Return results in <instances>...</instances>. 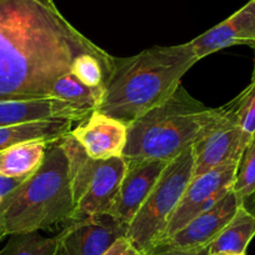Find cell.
Returning a JSON list of instances; mask_svg holds the SVG:
<instances>
[{"label":"cell","instance_id":"e0dca14e","mask_svg":"<svg viewBox=\"0 0 255 255\" xmlns=\"http://www.w3.org/2000/svg\"><path fill=\"white\" fill-rule=\"evenodd\" d=\"M254 237L255 215L239 205L232 220L209 245V253H245Z\"/></svg>","mask_w":255,"mask_h":255},{"label":"cell","instance_id":"ba28073f","mask_svg":"<svg viewBox=\"0 0 255 255\" xmlns=\"http://www.w3.org/2000/svg\"><path fill=\"white\" fill-rule=\"evenodd\" d=\"M238 163L239 161L224 164L198 178L191 179L169 219L165 234L160 242L179 232L190 220L213 207L232 190Z\"/></svg>","mask_w":255,"mask_h":255},{"label":"cell","instance_id":"83f0119b","mask_svg":"<svg viewBox=\"0 0 255 255\" xmlns=\"http://www.w3.org/2000/svg\"><path fill=\"white\" fill-rule=\"evenodd\" d=\"M253 48H254V67H253V74H252V78H255V43L253 44Z\"/></svg>","mask_w":255,"mask_h":255},{"label":"cell","instance_id":"8fae6325","mask_svg":"<svg viewBox=\"0 0 255 255\" xmlns=\"http://www.w3.org/2000/svg\"><path fill=\"white\" fill-rule=\"evenodd\" d=\"M239 205L240 200L232 189L213 207L190 220L185 227L181 228L170 238L159 243L158 245L180 249L209 248L215 238L234 217Z\"/></svg>","mask_w":255,"mask_h":255},{"label":"cell","instance_id":"7c38bea8","mask_svg":"<svg viewBox=\"0 0 255 255\" xmlns=\"http://www.w3.org/2000/svg\"><path fill=\"white\" fill-rule=\"evenodd\" d=\"M69 134L90 158L107 160L123 156L128 138V125L94 110Z\"/></svg>","mask_w":255,"mask_h":255},{"label":"cell","instance_id":"484cf974","mask_svg":"<svg viewBox=\"0 0 255 255\" xmlns=\"http://www.w3.org/2000/svg\"><path fill=\"white\" fill-rule=\"evenodd\" d=\"M240 205H243L248 212H250L252 214L255 215V191L252 193L249 197L245 198V199L240 203Z\"/></svg>","mask_w":255,"mask_h":255},{"label":"cell","instance_id":"d6986e66","mask_svg":"<svg viewBox=\"0 0 255 255\" xmlns=\"http://www.w3.org/2000/svg\"><path fill=\"white\" fill-rule=\"evenodd\" d=\"M114 58L107 51L103 54L84 53L75 58L70 73L90 88H105L114 68Z\"/></svg>","mask_w":255,"mask_h":255},{"label":"cell","instance_id":"44dd1931","mask_svg":"<svg viewBox=\"0 0 255 255\" xmlns=\"http://www.w3.org/2000/svg\"><path fill=\"white\" fill-rule=\"evenodd\" d=\"M233 191L240 203L255 191V133L245 146L239 163H238Z\"/></svg>","mask_w":255,"mask_h":255},{"label":"cell","instance_id":"6da1fadb","mask_svg":"<svg viewBox=\"0 0 255 255\" xmlns=\"http://www.w3.org/2000/svg\"><path fill=\"white\" fill-rule=\"evenodd\" d=\"M84 53L105 51L54 0H0V100L51 99L55 80Z\"/></svg>","mask_w":255,"mask_h":255},{"label":"cell","instance_id":"d4e9b609","mask_svg":"<svg viewBox=\"0 0 255 255\" xmlns=\"http://www.w3.org/2000/svg\"><path fill=\"white\" fill-rule=\"evenodd\" d=\"M103 255H145L136 249L127 237H122L107 250Z\"/></svg>","mask_w":255,"mask_h":255},{"label":"cell","instance_id":"f1b7e54d","mask_svg":"<svg viewBox=\"0 0 255 255\" xmlns=\"http://www.w3.org/2000/svg\"><path fill=\"white\" fill-rule=\"evenodd\" d=\"M56 255H64V254H61V253H59V250H58V253H56Z\"/></svg>","mask_w":255,"mask_h":255},{"label":"cell","instance_id":"7402d4cb","mask_svg":"<svg viewBox=\"0 0 255 255\" xmlns=\"http://www.w3.org/2000/svg\"><path fill=\"white\" fill-rule=\"evenodd\" d=\"M229 105L237 114L243 131L252 136L255 133V78Z\"/></svg>","mask_w":255,"mask_h":255},{"label":"cell","instance_id":"ffe728a7","mask_svg":"<svg viewBox=\"0 0 255 255\" xmlns=\"http://www.w3.org/2000/svg\"><path fill=\"white\" fill-rule=\"evenodd\" d=\"M59 243L55 238H44L38 232L11 234L0 255H56Z\"/></svg>","mask_w":255,"mask_h":255},{"label":"cell","instance_id":"9a60e30c","mask_svg":"<svg viewBox=\"0 0 255 255\" xmlns=\"http://www.w3.org/2000/svg\"><path fill=\"white\" fill-rule=\"evenodd\" d=\"M72 120L45 119L0 128V151L25 141L41 140L50 144L70 133Z\"/></svg>","mask_w":255,"mask_h":255},{"label":"cell","instance_id":"2e32d148","mask_svg":"<svg viewBox=\"0 0 255 255\" xmlns=\"http://www.w3.org/2000/svg\"><path fill=\"white\" fill-rule=\"evenodd\" d=\"M48 143L25 141L0 151V175L6 178H29L45 156Z\"/></svg>","mask_w":255,"mask_h":255},{"label":"cell","instance_id":"8992f818","mask_svg":"<svg viewBox=\"0 0 255 255\" xmlns=\"http://www.w3.org/2000/svg\"><path fill=\"white\" fill-rule=\"evenodd\" d=\"M60 143L69 160L75 218L109 212L127 170L125 159L90 158L70 134L61 138Z\"/></svg>","mask_w":255,"mask_h":255},{"label":"cell","instance_id":"30bf717a","mask_svg":"<svg viewBox=\"0 0 255 255\" xmlns=\"http://www.w3.org/2000/svg\"><path fill=\"white\" fill-rule=\"evenodd\" d=\"M168 161L136 160L127 161L123 178L114 203L107 214L129 225L151 189L160 178Z\"/></svg>","mask_w":255,"mask_h":255},{"label":"cell","instance_id":"4fadbf2b","mask_svg":"<svg viewBox=\"0 0 255 255\" xmlns=\"http://www.w3.org/2000/svg\"><path fill=\"white\" fill-rule=\"evenodd\" d=\"M255 43V0L233 14L227 20L209 29L204 34L191 40L197 58L203 59L218 50L235 44Z\"/></svg>","mask_w":255,"mask_h":255},{"label":"cell","instance_id":"277c9868","mask_svg":"<svg viewBox=\"0 0 255 255\" xmlns=\"http://www.w3.org/2000/svg\"><path fill=\"white\" fill-rule=\"evenodd\" d=\"M217 108H207L179 85L175 92L128 125L125 161H170L193 145Z\"/></svg>","mask_w":255,"mask_h":255},{"label":"cell","instance_id":"5bb4252c","mask_svg":"<svg viewBox=\"0 0 255 255\" xmlns=\"http://www.w3.org/2000/svg\"><path fill=\"white\" fill-rule=\"evenodd\" d=\"M93 112L59 99L0 100V128L45 119L80 123Z\"/></svg>","mask_w":255,"mask_h":255},{"label":"cell","instance_id":"9c48e42d","mask_svg":"<svg viewBox=\"0 0 255 255\" xmlns=\"http://www.w3.org/2000/svg\"><path fill=\"white\" fill-rule=\"evenodd\" d=\"M128 225L110 214L90 215L69 220L56 237L59 253L64 255H103L119 238L125 237Z\"/></svg>","mask_w":255,"mask_h":255},{"label":"cell","instance_id":"603a6c76","mask_svg":"<svg viewBox=\"0 0 255 255\" xmlns=\"http://www.w3.org/2000/svg\"><path fill=\"white\" fill-rule=\"evenodd\" d=\"M26 178H6V176L0 175V240L6 237L5 228L3 224V210L8 202L9 197L13 194V191L25 180Z\"/></svg>","mask_w":255,"mask_h":255},{"label":"cell","instance_id":"ac0fdd59","mask_svg":"<svg viewBox=\"0 0 255 255\" xmlns=\"http://www.w3.org/2000/svg\"><path fill=\"white\" fill-rule=\"evenodd\" d=\"M105 88H90L80 82L73 73H67L55 80L50 90L51 99L64 100L94 112L99 105Z\"/></svg>","mask_w":255,"mask_h":255},{"label":"cell","instance_id":"52a82bcc","mask_svg":"<svg viewBox=\"0 0 255 255\" xmlns=\"http://www.w3.org/2000/svg\"><path fill=\"white\" fill-rule=\"evenodd\" d=\"M252 136L240 128L229 103L217 108V114L198 134L191 149L194 156L193 178L232 161H239Z\"/></svg>","mask_w":255,"mask_h":255},{"label":"cell","instance_id":"cb8c5ba5","mask_svg":"<svg viewBox=\"0 0 255 255\" xmlns=\"http://www.w3.org/2000/svg\"><path fill=\"white\" fill-rule=\"evenodd\" d=\"M146 255H209V248H198V249H180L170 248L165 245H156Z\"/></svg>","mask_w":255,"mask_h":255},{"label":"cell","instance_id":"5b68a950","mask_svg":"<svg viewBox=\"0 0 255 255\" xmlns=\"http://www.w3.org/2000/svg\"><path fill=\"white\" fill-rule=\"evenodd\" d=\"M194 156L191 146L168 161L160 178L130 224L125 237L144 254H149L164 238L170 217L193 179Z\"/></svg>","mask_w":255,"mask_h":255},{"label":"cell","instance_id":"3957f363","mask_svg":"<svg viewBox=\"0 0 255 255\" xmlns=\"http://www.w3.org/2000/svg\"><path fill=\"white\" fill-rule=\"evenodd\" d=\"M1 218L6 235L38 232L74 219L69 160L60 140L48 144L41 165L13 191Z\"/></svg>","mask_w":255,"mask_h":255},{"label":"cell","instance_id":"7a4b0ae2","mask_svg":"<svg viewBox=\"0 0 255 255\" xmlns=\"http://www.w3.org/2000/svg\"><path fill=\"white\" fill-rule=\"evenodd\" d=\"M199 59L190 43L153 46L130 58H114L95 110L129 125L168 99Z\"/></svg>","mask_w":255,"mask_h":255},{"label":"cell","instance_id":"4316f807","mask_svg":"<svg viewBox=\"0 0 255 255\" xmlns=\"http://www.w3.org/2000/svg\"><path fill=\"white\" fill-rule=\"evenodd\" d=\"M209 255H247L245 253H233V252H218L209 253Z\"/></svg>","mask_w":255,"mask_h":255}]
</instances>
